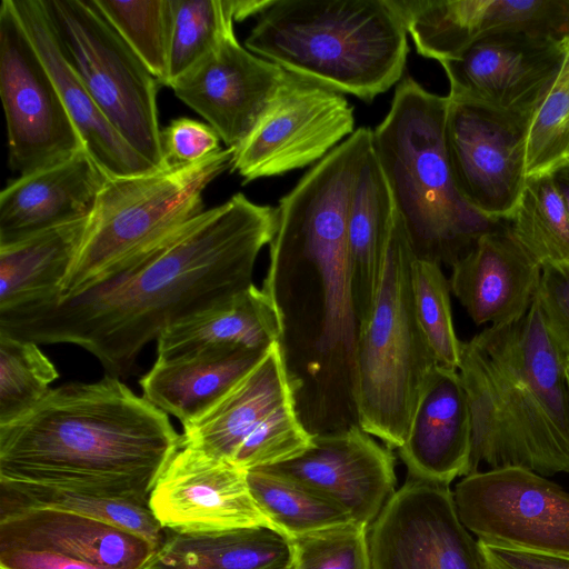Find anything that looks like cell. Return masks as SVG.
Here are the masks:
<instances>
[{"instance_id": "1", "label": "cell", "mask_w": 569, "mask_h": 569, "mask_svg": "<svg viewBox=\"0 0 569 569\" xmlns=\"http://www.w3.org/2000/svg\"><path fill=\"white\" fill-rule=\"evenodd\" d=\"M277 229L278 208L238 192L82 291L0 311V333L81 347L107 376L127 377L168 327L253 283Z\"/></svg>"}, {"instance_id": "2", "label": "cell", "mask_w": 569, "mask_h": 569, "mask_svg": "<svg viewBox=\"0 0 569 569\" xmlns=\"http://www.w3.org/2000/svg\"><path fill=\"white\" fill-rule=\"evenodd\" d=\"M180 440L120 379L68 382L0 425V481L148 503Z\"/></svg>"}, {"instance_id": "3", "label": "cell", "mask_w": 569, "mask_h": 569, "mask_svg": "<svg viewBox=\"0 0 569 569\" xmlns=\"http://www.w3.org/2000/svg\"><path fill=\"white\" fill-rule=\"evenodd\" d=\"M407 34L390 0H274L244 46L288 72L369 102L403 78Z\"/></svg>"}, {"instance_id": "4", "label": "cell", "mask_w": 569, "mask_h": 569, "mask_svg": "<svg viewBox=\"0 0 569 569\" xmlns=\"http://www.w3.org/2000/svg\"><path fill=\"white\" fill-rule=\"evenodd\" d=\"M447 106V97L402 78L373 130V151L416 256L452 266L501 221L478 213L456 186L445 143Z\"/></svg>"}, {"instance_id": "5", "label": "cell", "mask_w": 569, "mask_h": 569, "mask_svg": "<svg viewBox=\"0 0 569 569\" xmlns=\"http://www.w3.org/2000/svg\"><path fill=\"white\" fill-rule=\"evenodd\" d=\"M373 131L359 128L317 162L278 206L268 278L289 260L310 266L319 278L322 313L317 350L351 373L358 320L348 250L352 192L372 150ZM323 360V362H325Z\"/></svg>"}, {"instance_id": "6", "label": "cell", "mask_w": 569, "mask_h": 569, "mask_svg": "<svg viewBox=\"0 0 569 569\" xmlns=\"http://www.w3.org/2000/svg\"><path fill=\"white\" fill-rule=\"evenodd\" d=\"M416 258L396 209L377 293L358 322L350 373L358 425L397 449L405 442L423 385L438 365L416 312Z\"/></svg>"}, {"instance_id": "7", "label": "cell", "mask_w": 569, "mask_h": 569, "mask_svg": "<svg viewBox=\"0 0 569 569\" xmlns=\"http://www.w3.org/2000/svg\"><path fill=\"white\" fill-rule=\"evenodd\" d=\"M459 373L471 416L468 475L523 468L543 477L569 473V432L522 368L507 323L461 343Z\"/></svg>"}, {"instance_id": "8", "label": "cell", "mask_w": 569, "mask_h": 569, "mask_svg": "<svg viewBox=\"0 0 569 569\" xmlns=\"http://www.w3.org/2000/svg\"><path fill=\"white\" fill-rule=\"evenodd\" d=\"M233 148L149 173L108 178L58 296H73L204 211L202 194L231 168Z\"/></svg>"}, {"instance_id": "9", "label": "cell", "mask_w": 569, "mask_h": 569, "mask_svg": "<svg viewBox=\"0 0 569 569\" xmlns=\"http://www.w3.org/2000/svg\"><path fill=\"white\" fill-rule=\"evenodd\" d=\"M60 48L119 134L156 170L167 161L158 120V80L96 0H43Z\"/></svg>"}, {"instance_id": "10", "label": "cell", "mask_w": 569, "mask_h": 569, "mask_svg": "<svg viewBox=\"0 0 569 569\" xmlns=\"http://www.w3.org/2000/svg\"><path fill=\"white\" fill-rule=\"evenodd\" d=\"M0 94L8 164L19 176L67 161L84 149L12 0L0 6Z\"/></svg>"}, {"instance_id": "11", "label": "cell", "mask_w": 569, "mask_h": 569, "mask_svg": "<svg viewBox=\"0 0 569 569\" xmlns=\"http://www.w3.org/2000/svg\"><path fill=\"white\" fill-rule=\"evenodd\" d=\"M345 96L287 72L254 128L234 149L231 170L249 182L319 162L355 130Z\"/></svg>"}, {"instance_id": "12", "label": "cell", "mask_w": 569, "mask_h": 569, "mask_svg": "<svg viewBox=\"0 0 569 569\" xmlns=\"http://www.w3.org/2000/svg\"><path fill=\"white\" fill-rule=\"evenodd\" d=\"M445 143L463 199L490 221H508L526 186V139L531 116L450 99Z\"/></svg>"}, {"instance_id": "13", "label": "cell", "mask_w": 569, "mask_h": 569, "mask_svg": "<svg viewBox=\"0 0 569 569\" xmlns=\"http://www.w3.org/2000/svg\"><path fill=\"white\" fill-rule=\"evenodd\" d=\"M453 500L479 540L569 555V492L541 475L518 467L478 471L457 483Z\"/></svg>"}, {"instance_id": "14", "label": "cell", "mask_w": 569, "mask_h": 569, "mask_svg": "<svg viewBox=\"0 0 569 569\" xmlns=\"http://www.w3.org/2000/svg\"><path fill=\"white\" fill-rule=\"evenodd\" d=\"M371 569H485L449 486L409 476L368 531Z\"/></svg>"}, {"instance_id": "15", "label": "cell", "mask_w": 569, "mask_h": 569, "mask_svg": "<svg viewBox=\"0 0 569 569\" xmlns=\"http://www.w3.org/2000/svg\"><path fill=\"white\" fill-rule=\"evenodd\" d=\"M148 503L166 531L206 533L253 527L281 531L254 500L246 470L188 446H180L168 461Z\"/></svg>"}, {"instance_id": "16", "label": "cell", "mask_w": 569, "mask_h": 569, "mask_svg": "<svg viewBox=\"0 0 569 569\" xmlns=\"http://www.w3.org/2000/svg\"><path fill=\"white\" fill-rule=\"evenodd\" d=\"M567 44L510 36L481 38L457 58L439 62L449 82L448 97L532 117Z\"/></svg>"}, {"instance_id": "17", "label": "cell", "mask_w": 569, "mask_h": 569, "mask_svg": "<svg viewBox=\"0 0 569 569\" xmlns=\"http://www.w3.org/2000/svg\"><path fill=\"white\" fill-rule=\"evenodd\" d=\"M359 425L313 433L300 456L261 467L300 482L342 507L368 528L396 492L395 456Z\"/></svg>"}, {"instance_id": "18", "label": "cell", "mask_w": 569, "mask_h": 569, "mask_svg": "<svg viewBox=\"0 0 569 569\" xmlns=\"http://www.w3.org/2000/svg\"><path fill=\"white\" fill-rule=\"evenodd\" d=\"M287 72L242 47L233 34L170 88L227 148L236 149L250 134Z\"/></svg>"}, {"instance_id": "19", "label": "cell", "mask_w": 569, "mask_h": 569, "mask_svg": "<svg viewBox=\"0 0 569 569\" xmlns=\"http://www.w3.org/2000/svg\"><path fill=\"white\" fill-rule=\"evenodd\" d=\"M450 289L476 325L519 319L538 291L541 264L515 238L507 221L482 234L452 266Z\"/></svg>"}, {"instance_id": "20", "label": "cell", "mask_w": 569, "mask_h": 569, "mask_svg": "<svg viewBox=\"0 0 569 569\" xmlns=\"http://www.w3.org/2000/svg\"><path fill=\"white\" fill-rule=\"evenodd\" d=\"M398 450L410 477L449 486L467 476L471 416L458 369L438 363L430 371Z\"/></svg>"}, {"instance_id": "21", "label": "cell", "mask_w": 569, "mask_h": 569, "mask_svg": "<svg viewBox=\"0 0 569 569\" xmlns=\"http://www.w3.org/2000/svg\"><path fill=\"white\" fill-rule=\"evenodd\" d=\"M107 180L84 149L67 161L19 176L0 193V247L89 218Z\"/></svg>"}, {"instance_id": "22", "label": "cell", "mask_w": 569, "mask_h": 569, "mask_svg": "<svg viewBox=\"0 0 569 569\" xmlns=\"http://www.w3.org/2000/svg\"><path fill=\"white\" fill-rule=\"evenodd\" d=\"M0 545L42 548L109 569H146L158 547L118 526L56 508L0 510Z\"/></svg>"}, {"instance_id": "23", "label": "cell", "mask_w": 569, "mask_h": 569, "mask_svg": "<svg viewBox=\"0 0 569 569\" xmlns=\"http://www.w3.org/2000/svg\"><path fill=\"white\" fill-rule=\"evenodd\" d=\"M276 290L251 283L223 301L171 325L157 339V361L266 351L283 338Z\"/></svg>"}, {"instance_id": "24", "label": "cell", "mask_w": 569, "mask_h": 569, "mask_svg": "<svg viewBox=\"0 0 569 569\" xmlns=\"http://www.w3.org/2000/svg\"><path fill=\"white\" fill-rule=\"evenodd\" d=\"M29 37L51 74L84 150L108 178L157 171L112 127L67 61L43 0H12Z\"/></svg>"}, {"instance_id": "25", "label": "cell", "mask_w": 569, "mask_h": 569, "mask_svg": "<svg viewBox=\"0 0 569 569\" xmlns=\"http://www.w3.org/2000/svg\"><path fill=\"white\" fill-rule=\"evenodd\" d=\"M292 399L283 349L277 342L204 415L182 428L180 446L231 461L254 427Z\"/></svg>"}, {"instance_id": "26", "label": "cell", "mask_w": 569, "mask_h": 569, "mask_svg": "<svg viewBox=\"0 0 569 569\" xmlns=\"http://www.w3.org/2000/svg\"><path fill=\"white\" fill-rule=\"evenodd\" d=\"M146 569H296L295 548L290 537L267 527L166 531Z\"/></svg>"}, {"instance_id": "27", "label": "cell", "mask_w": 569, "mask_h": 569, "mask_svg": "<svg viewBox=\"0 0 569 569\" xmlns=\"http://www.w3.org/2000/svg\"><path fill=\"white\" fill-rule=\"evenodd\" d=\"M266 351L242 349L174 361L156 360L139 381L142 397L179 419L183 428L204 415Z\"/></svg>"}, {"instance_id": "28", "label": "cell", "mask_w": 569, "mask_h": 569, "mask_svg": "<svg viewBox=\"0 0 569 569\" xmlns=\"http://www.w3.org/2000/svg\"><path fill=\"white\" fill-rule=\"evenodd\" d=\"M395 210L391 190L372 144L352 192L347 222L358 322L370 310L377 293Z\"/></svg>"}, {"instance_id": "29", "label": "cell", "mask_w": 569, "mask_h": 569, "mask_svg": "<svg viewBox=\"0 0 569 569\" xmlns=\"http://www.w3.org/2000/svg\"><path fill=\"white\" fill-rule=\"evenodd\" d=\"M89 218L0 247V311L59 293L82 243Z\"/></svg>"}, {"instance_id": "30", "label": "cell", "mask_w": 569, "mask_h": 569, "mask_svg": "<svg viewBox=\"0 0 569 569\" xmlns=\"http://www.w3.org/2000/svg\"><path fill=\"white\" fill-rule=\"evenodd\" d=\"M489 0H390L417 52L438 62L462 53L482 36Z\"/></svg>"}, {"instance_id": "31", "label": "cell", "mask_w": 569, "mask_h": 569, "mask_svg": "<svg viewBox=\"0 0 569 569\" xmlns=\"http://www.w3.org/2000/svg\"><path fill=\"white\" fill-rule=\"evenodd\" d=\"M0 510L30 507L67 510L136 532L158 548L166 536L149 503L6 481H0Z\"/></svg>"}, {"instance_id": "32", "label": "cell", "mask_w": 569, "mask_h": 569, "mask_svg": "<svg viewBox=\"0 0 569 569\" xmlns=\"http://www.w3.org/2000/svg\"><path fill=\"white\" fill-rule=\"evenodd\" d=\"M247 480L261 510L291 539L352 521L342 507L284 476L254 468Z\"/></svg>"}, {"instance_id": "33", "label": "cell", "mask_w": 569, "mask_h": 569, "mask_svg": "<svg viewBox=\"0 0 569 569\" xmlns=\"http://www.w3.org/2000/svg\"><path fill=\"white\" fill-rule=\"evenodd\" d=\"M507 222L515 238L541 267L569 262V217L552 174L527 178Z\"/></svg>"}, {"instance_id": "34", "label": "cell", "mask_w": 569, "mask_h": 569, "mask_svg": "<svg viewBox=\"0 0 569 569\" xmlns=\"http://www.w3.org/2000/svg\"><path fill=\"white\" fill-rule=\"evenodd\" d=\"M170 1L172 28L168 87L234 34L233 0Z\"/></svg>"}, {"instance_id": "35", "label": "cell", "mask_w": 569, "mask_h": 569, "mask_svg": "<svg viewBox=\"0 0 569 569\" xmlns=\"http://www.w3.org/2000/svg\"><path fill=\"white\" fill-rule=\"evenodd\" d=\"M102 14L158 82L167 86L172 28L170 0H96Z\"/></svg>"}, {"instance_id": "36", "label": "cell", "mask_w": 569, "mask_h": 569, "mask_svg": "<svg viewBox=\"0 0 569 569\" xmlns=\"http://www.w3.org/2000/svg\"><path fill=\"white\" fill-rule=\"evenodd\" d=\"M58 377L56 366L39 345L0 333V425L38 405Z\"/></svg>"}, {"instance_id": "37", "label": "cell", "mask_w": 569, "mask_h": 569, "mask_svg": "<svg viewBox=\"0 0 569 569\" xmlns=\"http://www.w3.org/2000/svg\"><path fill=\"white\" fill-rule=\"evenodd\" d=\"M569 161V42L561 66L530 120L527 178L551 174Z\"/></svg>"}, {"instance_id": "38", "label": "cell", "mask_w": 569, "mask_h": 569, "mask_svg": "<svg viewBox=\"0 0 569 569\" xmlns=\"http://www.w3.org/2000/svg\"><path fill=\"white\" fill-rule=\"evenodd\" d=\"M412 288L417 317L437 362L458 369L462 342L453 328L450 284L440 264L417 257Z\"/></svg>"}, {"instance_id": "39", "label": "cell", "mask_w": 569, "mask_h": 569, "mask_svg": "<svg viewBox=\"0 0 569 569\" xmlns=\"http://www.w3.org/2000/svg\"><path fill=\"white\" fill-rule=\"evenodd\" d=\"M489 36L567 43L569 0H489L481 38Z\"/></svg>"}, {"instance_id": "40", "label": "cell", "mask_w": 569, "mask_h": 569, "mask_svg": "<svg viewBox=\"0 0 569 569\" xmlns=\"http://www.w3.org/2000/svg\"><path fill=\"white\" fill-rule=\"evenodd\" d=\"M313 433L301 423L295 399L263 418L237 449L231 462L243 470L291 460L312 445Z\"/></svg>"}, {"instance_id": "41", "label": "cell", "mask_w": 569, "mask_h": 569, "mask_svg": "<svg viewBox=\"0 0 569 569\" xmlns=\"http://www.w3.org/2000/svg\"><path fill=\"white\" fill-rule=\"evenodd\" d=\"M368 531L349 521L293 538L296 569H371Z\"/></svg>"}, {"instance_id": "42", "label": "cell", "mask_w": 569, "mask_h": 569, "mask_svg": "<svg viewBox=\"0 0 569 569\" xmlns=\"http://www.w3.org/2000/svg\"><path fill=\"white\" fill-rule=\"evenodd\" d=\"M537 298L551 335L569 356V262L541 267Z\"/></svg>"}, {"instance_id": "43", "label": "cell", "mask_w": 569, "mask_h": 569, "mask_svg": "<svg viewBox=\"0 0 569 569\" xmlns=\"http://www.w3.org/2000/svg\"><path fill=\"white\" fill-rule=\"evenodd\" d=\"M161 137L170 166L199 161L220 149V138L209 124L188 118L172 120Z\"/></svg>"}, {"instance_id": "44", "label": "cell", "mask_w": 569, "mask_h": 569, "mask_svg": "<svg viewBox=\"0 0 569 569\" xmlns=\"http://www.w3.org/2000/svg\"><path fill=\"white\" fill-rule=\"evenodd\" d=\"M477 540L485 569H569V555L538 552Z\"/></svg>"}, {"instance_id": "45", "label": "cell", "mask_w": 569, "mask_h": 569, "mask_svg": "<svg viewBox=\"0 0 569 569\" xmlns=\"http://www.w3.org/2000/svg\"><path fill=\"white\" fill-rule=\"evenodd\" d=\"M0 569H109L52 550L0 545Z\"/></svg>"}, {"instance_id": "46", "label": "cell", "mask_w": 569, "mask_h": 569, "mask_svg": "<svg viewBox=\"0 0 569 569\" xmlns=\"http://www.w3.org/2000/svg\"><path fill=\"white\" fill-rule=\"evenodd\" d=\"M274 0H233L234 21H242L251 16L264 12Z\"/></svg>"}, {"instance_id": "47", "label": "cell", "mask_w": 569, "mask_h": 569, "mask_svg": "<svg viewBox=\"0 0 569 569\" xmlns=\"http://www.w3.org/2000/svg\"><path fill=\"white\" fill-rule=\"evenodd\" d=\"M551 174L556 187L562 197L569 217V161L559 167Z\"/></svg>"}, {"instance_id": "48", "label": "cell", "mask_w": 569, "mask_h": 569, "mask_svg": "<svg viewBox=\"0 0 569 569\" xmlns=\"http://www.w3.org/2000/svg\"><path fill=\"white\" fill-rule=\"evenodd\" d=\"M566 378H567V383H568V389H569V356H566Z\"/></svg>"}]
</instances>
